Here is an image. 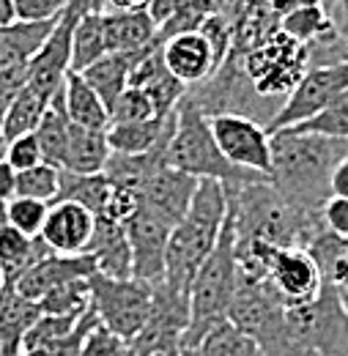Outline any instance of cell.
<instances>
[{
  "instance_id": "1",
  "label": "cell",
  "mask_w": 348,
  "mask_h": 356,
  "mask_svg": "<svg viewBox=\"0 0 348 356\" xmlns=\"http://www.w3.org/2000/svg\"><path fill=\"white\" fill-rule=\"evenodd\" d=\"M343 156H348L346 140L288 129L274 132L269 184L299 217L324 225L321 211L332 197V173Z\"/></svg>"
},
{
  "instance_id": "2",
  "label": "cell",
  "mask_w": 348,
  "mask_h": 356,
  "mask_svg": "<svg viewBox=\"0 0 348 356\" xmlns=\"http://www.w3.org/2000/svg\"><path fill=\"white\" fill-rule=\"evenodd\" d=\"M228 197V217L239 241H263L280 250H307L324 225L299 217L269 181L222 184Z\"/></svg>"
},
{
  "instance_id": "3",
  "label": "cell",
  "mask_w": 348,
  "mask_h": 356,
  "mask_svg": "<svg viewBox=\"0 0 348 356\" xmlns=\"http://www.w3.org/2000/svg\"><path fill=\"white\" fill-rule=\"evenodd\" d=\"M225 220H228V197L222 184L200 181L184 220L171 233L165 252V274L159 282L189 296L192 280L198 268L203 266V261L212 255V250L217 247Z\"/></svg>"
},
{
  "instance_id": "4",
  "label": "cell",
  "mask_w": 348,
  "mask_h": 356,
  "mask_svg": "<svg viewBox=\"0 0 348 356\" xmlns=\"http://www.w3.org/2000/svg\"><path fill=\"white\" fill-rule=\"evenodd\" d=\"M236 280H239V266H236V233L230 217L222 225V233L217 238V247L212 255L198 268L192 288H189V326L181 340V354L195 348L214 326L228 321V310L236 293Z\"/></svg>"
},
{
  "instance_id": "5",
  "label": "cell",
  "mask_w": 348,
  "mask_h": 356,
  "mask_svg": "<svg viewBox=\"0 0 348 356\" xmlns=\"http://www.w3.org/2000/svg\"><path fill=\"white\" fill-rule=\"evenodd\" d=\"M165 165L198 178V181H219L225 186L269 181V178L230 165L217 148L209 118L198 107H192L187 99H181V104H178V124H175V132L165 148Z\"/></svg>"
},
{
  "instance_id": "6",
  "label": "cell",
  "mask_w": 348,
  "mask_h": 356,
  "mask_svg": "<svg viewBox=\"0 0 348 356\" xmlns=\"http://www.w3.org/2000/svg\"><path fill=\"white\" fill-rule=\"evenodd\" d=\"M236 58L242 63V72L247 74V80L263 99L288 96L310 69L307 47L294 42L283 31L269 36L261 47L250 49L247 55H236Z\"/></svg>"
},
{
  "instance_id": "7",
  "label": "cell",
  "mask_w": 348,
  "mask_h": 356,
  "mask_svg": "<svg viewBox=\"0 0 348 356\" xmlns=\"http://www.w3.org/2000/svg\"><path fill=\"white\" fill-rule=\"evenodd\" d=\"M88 288H90V307L96 312L99 323L107 326L113 334L124 337L127 343H132L143 332V326L151 315L154 285L143 282L137 277L110 280L102 274H90Z\"/></svg>"
},
{
  "instance_id": "8",
  "label": "cell",
  "mask_w": 348,
  "mask_h": 356,
  "mask_svg": "<svg viewBox=\"0 0 348 356\" xmlns=\"http://www.w3.org/2000/svg\"><path fill=\"white\" fill-rule=\"evenodd\" d=\"M184 99L192 107H198L206 118L244 115V118H253L258 124L266 121V127L271 121V115L263 107V96H258V90L253 88V83L242 72V63H239L236 55H228V60L219 66L217 72L206 83L187 90Z\"/></svg>"
},
{
  "instance_id": "9",
  "label": "cell",
  "mask_w": 348,
  "mask_h": 356,
  "mask_svg": "<svg viewBox=\"0 0 348 356\" xmlns=\"http://www.w3.org/2000/svg\"><path fill=\"white\" fill-rule=\"evenodd\" d=\"M346 90H348V60L332 63V66H310L305 72V77L299 80V86L291 90L283 99V104L277 107V113L269 121L266 132L274 134L305 124L310 118H315L318 113H324Z\"/></svg>"
},
{
  "instance_id": "10",
  "label": "cell",
  "mask_w": 348,
  "mask_h": 356,
  "mask_svg": "<svg viewBox=\"0 0 348 356\" xmlns=\"http://www.w3.org/2000/svg\"><path fill=\"white\" fill-rule=\"evenodd\" d=\"M189 326V296L165 282H154L151 315L143 332L129 343L134 356L181 354V340Z\"/></svg>"
},
{
  "instance_id": "11",
  "label": "cell",
  "mask_w": 348,
  "mask_h": 356,
  "mask_svg": "<svg viewBox=\"0 0 348 356\" xmlns=\"http://www.w3.org/2000/svg\"><path fill=\"white\" fill-rule=\"evenodd\" d=\"M93 8L90 0H69L63 14L58 17L49 39L36 52V58L28 63V88L42 93L52 102V96L63 88L66 74L72 72V39L80 17Z\"/></svg>"
},
{
  "instance_id": "12",
  "label": "cell",
  "mask_w": 348,
  "mask_h": 356,
  "mask_svg": "<svg viewBox=\"0 0 348 356\" xmlns=\"http://www.w3.org/2000/svg\"><path fill=\"white\" fill-rule=\"evenodd\" d=\"M212 134L222 156L255 176L269 178L271 173V134L266 127L244 115H214L209 118Z\"/></svg>"
},
{
  "instance_id": "13",
  "label": "cell",
  "mask_w": 348,
  "mask_h": 356,
  "mask_svg": "<svg viewBox=\"0 0 348 356\" xmlns=\"http://www.w3.org/2000/svg\"><path fill=\"white\" fill-rule=\"evenodd\" d=\"M124 227H127L132 247V277L151 282V285L159 282L165 274V252H168V241H171L175 225L137 206Z\"/></svg>"
},
{
  "instance_id": "14",
  "label": "cell",
  "mask_w": 348,
  "mask_h": 356,
  "mask_svg": "<svg viewBox=\"0 0 348 356\" xmlns=\"http://www.w3.org/2000/svg\"><path fill=\"white\" fill-rule=\"evenodd\" d=\"M274 293L280 296V302L291 310V307H302L310 305L321 285H324V277H321V268L313 261V255L307 250H274L269 268H266V277H263Z\"/></svg>"
},
{
  "instance_id": "15",
  "label": "cell",
  "mask_w": 348,
  "mask_h": 356,
  "mask_svg": "<svg viewBox=\"0 0 348 356\" xmlns=\"http://www.w3.org/2000/svg\"><path fill=\"white\" fill-rule=\"evenodd\" d=\"M96 230V217L77 203H52L42 238L44 247L55 255H86Z\"/></svg>"
},
{
  "instance_id": "16",
  "label": "cell",
  "mask_w": 348,
  "mask_h": 356,
  "mask_svg": "<svg viewBox=\"0 0 348 356\" xmlns=\"http://www.w3.org/2000/svg\"><path fill=\"white\" fill-rule=\"evenodd\" d=\"M90 274H96V266L88 255H55V252H49L14 282V291L28 302H42L58 285L72 282V280H88Z\"/></svg>"
},
{
  "instance_id": "17",
  "label": "cell",
  "mask_w": 348,
  "mask_h": 356,
  "mask_svg": "<svg viewBox=\"0 0 348 356\" xmlns=\"http://www.w3.org/2000/svg\"><path fill=\"white\" fill-rule=\"evenodd\" d=\"M198 184H200L198 178L162 165L154 176L145 181L137 206H143V209L165 217L168 222L178 225L184 220V214H187L195 192H198Z\"/></svg>"
},
{
  "instance_id": "18",
  "label": "cell",
  "mask_w": 348,
  "mask_h": 356,
  "mask_svg": "<svg viewBox=\"0 0 348 356\" xmlns=\"http://www.w3.org/2000/svg\"><path fill=\"white\" fill-rule=\"evenodd\" d=\"M129 86L148 93V99L157 107V115L175 113L181 99L187 96V86H181L168 72V66L162 60V47L157 42L140 52V58H137V63H134V69L129 74Z\"/></svg>"
},
{
  "instance_id": "19",
  "label": "cell",
  "mask_w": 348,
  "mask_h": 356,
  "mask_svg": "<svg viewBox=\"0 0 348 356\" xmlns=\"http://www.w3.org/2000/svg\"><path fill=\"white\" fill-rule=\"evenodd\" d=\"M159 47H162V60H165L168 72L181 86H187V90L206 83L217 72L214 52H212L209 42L200 36V31L178 33Z\"/></svg>"
},
{
  "instance_id": "20",
  "label": "cell",
  "mask_w": 348,
  "mask_h": 356,
  "mask_svg": "<svg viewBox=\"0 0 348 356\" xmlns=\"http://www.w3.org/2000/svg\"><path fill=\"white\" fill-rule=\"evenodd\" d=\"M86 255L93 261L96 274L110 280H129L132 277V247L127 227L110 220H96L93 238L88 244Z\"/></svg>"
},
{
  "instance_id": "21",
  "label": "cell",
  "mask_w": 348,
  "mask_h": 356,
  "mask_svg": "<svg viewBox=\"0 0 348 356\" xmlns=\"http://www.w3.org/2000/svg\"><path fill=\"white\" fill-rule=\"evenodd\" d=\"M178 124V110L171 115H159L143 124H127V127H107V143L113 154L124 156H145L154 151H165Z\"/></svg>"
},
{
  "instance_id": "22",
  "label": "cell",
  "mask_w": 348,
  "mask_h": 356,
  "mask_svg": "<svg viewBox=\"0 0 348 356\" xmlns=\"http://www.w3.org/2000/svg\"><path fill=\"white\" fill-rule=\"evenodd\" d=\"M102 25L110 55L145 49L148 44H154L157 36V22L151 19L148 11H129V14L102 11Z\"/></svg>"
},
{
  "instance_id": "23",
  "label": "cell",
  "mask_w": 348,
  "mask_h": 356,
  "mask_svg": "<svg viewBox=\"0 0 348 356\" xmlns=\"http://www.w3.org/2000/svg\"><path fill=\"white\" fill-rule=\"evenodd\" d=\"M140 52H143V49H137V52L104 55L102 60H96L93 66H88L86 72H80L83 80H86L88 86L93 88V93L102 99V104L107 107V113H110V107L116 104V99L129 88V74H132V69H134V63H137V58H140Z\"/></svg>"
},
{
  "instance_id": "24",
  "label": "cell",
  "mask_w": 348,
  "mask_h": 356,
  "mask_svg": "<svg viewBox=\"0 0 348 356\" xmlns=\"http://www.w3.org/2000/svg\"><path fill=\"white\" fill-rule=\"evenodd\" d=\"M110 143L107 129H86V127H69V148L61 170L80 173V176H96L104 173V165L110 159Z\"/></svg>"
},
{
  "instance_id": "25",
  "label": "cell",
  "mask_w": 348,
  "mask_h": 356,
  "mask_svg": "<svg viewBox=\"0 0 348 356\" xmlns=\"http://www.w3.org/2000/svg\"><path fill=\"white\" fill-rule=\"evenodd\" d=\"M39 305L22 299L14 288L0 293V354L19 356L28 329L39 321Z\"/></svg>"
},
{
  "instance_id": "26",
  "label": "cell",
  "mask_w": 348,
  "mask_h": 356,
  "mask_svg": "<svg viewBox=\"0 0 348 356\" xmlns=\"http://www.w3.org/2000/svg\"><path fill=\"white\" fill-rule=\"evenodd\" d=\"M58 19L52 22H11L6 28H0V72L11 69V66H22L31 63L36 58V52L49 39L52 28Z\"/></svg>"
},
{
  "instance_id": "27",
  "label": "cell",
  "mask_w": 348,
  "mask_h": 356,
  "mask_svg": "<svg viewBox=\"0 0 348 356\" xmlns=\"http://www.w3.org/2000/svg\"><path fill=\"white\" fill-rule=\"evenodd\" d=\"M63 107L66 115L74 127L86 129H107L110 127V113L102 104V99L93 93V88L83 80V74L69 72L63 83Z\"/></svg>"
},
{
  "instance_id": "28",
  "label": "cell",
  "mask_w": 348,
  "mask_h": 356,
  "mask_svg": "<svg viewBox=\"0 0 348 356\" xmlns=\"http://www.w3.org/2000/svg\"><path fill=\"white\" fill-rule=\"evenodd\" d=\"M44 255H49V250L42 238H28L11 225L0 227V268L6 277V288H14V282Z\"/></svg>"
},
{
  "instance_id": "29",
  "label": "cell",
  "mask_w": 348,
  "mask_h": 356,
  "mask_svg": "<svg viewBox=\"0 0 348 356\" xmlns=\"http://www.w3.org/2000/svg\"><path fill=\"white\" fill-rule=\"evenodd\" d=\"M69 115H66V107H63V88L58 90L44 113L42 124L36 129V140H39V148H42V159L52 168H63V159H66V148H69Z\"/></svg>"
},
{
  "instance_id": "30",
  "label": "cell",
  "mask_w": 348,
  "mask_h": 356,
  "mask_svg": "<svg viewBox=\"0 0 348 356\" xmlns=\"http://www.w3.org/2000/svg\"><path fill=\"white\" fill-rule=\"evenodd\" d=\"M110 200V181L104 173L96 176H80L61 170V184H58V197L55 203H77L88 209L93 217H102Z\"/></svg>"
},
{
  "instance_id": "31",
  "label": "cell",
  "mask_w": 348,
  "mask_h": 356,
  "mask_svg": "<svg viewBox=\"0 0 348 356\" xmlns=\"http://www.w3.org/2000/svg\"><path fill=\"white\" fill-rule=\"evenodd\" d=\"M49 107V99H44L42 93H36L33 88H25L17 93V99L8 104L6 110V118H3V140L6 145L17 137H25V134H33L42 124L44 113Z\"/></svg>"
},
{
  "instance_id": "32",
  "label": "cell",
  "mask_w": 348,
  "mask_h": 356,
  "mask_svg": "<svg viewBox=\"0 0 348 356\" xmlns=\"http://www.w3.org/2000/svg\"><path fill=\"white\" fill-rule=\"evenodd\" d=\"M181 356H266V354H263L261 346L250 334H244L242 329H236L230 321H222L195 348L184 351Z\"/></svg>"
},
{
  "instance_id": "33",
  "label": "cell",
  "mask_w": 348,
  "mask_h": 356,
  "mask_svg": "<svg viewBox=\"0 0 348 356\" xmlns=\"http://www.w3.org/2000/svg\"><path fill=\"white\" fill-rule=\"evenodd\" d=\"M107 52L104 42V25H102V11H86L74 28V39H72V72H86L88 66H93L96 60H102Z\"/></svg>"
},
{
  "instance_id": "34",
  "label": "cell",
  "mask_w": 348,
  "mask_h": 356,
  "mask_svg": "<svg viewBox=\"0 0 348 356\" xmlns=\"http://www.w3.org/2000/svg\"><path fill=\"white\" fill-rule=\"evenodd\" d=\"M39 305L42 315H72V318H80L90 310V288H88V280H72V282H63L58 285L55 291H49Z\"/></svg>"
},
{
  "instance_id": "35",
  "label": "cell",
  "mask_w": 348,
  "mask_h": 356,
  "mask_svg": "<svg viewBox=\"0 0 348 356\" xmlns=\"http://www.w3.org/2000/svg\"><path fill=\"white\" fill-rule=\"evenodd\" d=\"M332 28L335 25H332V19H329V14H326L324 6L302 8V11H294V14H288V17L280 19V31L305 47L318 42L321 36H326Z\"/></svg>"
},
{
  "instance_id": "36",
  "label": "cell",
  "mask_w": 348,
  "mask_h": 356,
  "mask_svg": "<svg viewBox=\"0 0 348 356\" xmlns=\"http://www.w3.org/2000/svg\"><path fill=\"white\" fill-rule=\"evenodd\" d=\"M58 184H61V170L52 165H36L31 170L17 173L14 181V197H31V200H42V203H55L58 197Z\"/></svg>"
},
{
  "instance_id": "37",
  "label": "cell",
  "mask_w": 348,
  "mask_h": 356,
  "mask_svg": "<svg viewBox=\"0 0 348 356\" xmlns=\"http://www.w3.org/2000/svg\"><path fill=\"white\" fill-rule=\"evenodd\" d=\"M288 132L324 134V137H335V140H346L348 143V90L340 93L324 113H318L315 118H310V121L294 127V129H288Z\"/></svg>"
},
{
  "instance_id": "38",
  "label": "cell",
  "mask_w": 348,
  "mask_h": 356,
  "mask_svg": "<svg viewBox=\"0 0 348 356\" xmlns=\"http://www.w3.org/2000/svg\"><path fill=\"white\" fill-rule=\"evenodd\" d=\"M151 118H159L157 115V107L154 102L148 99V93L140 88H127L116 104L110 107V127H127V124H143V121H151Z\"/></svg>"
},
{
  "instance_id": "39",
  "label": "cell",
  "mask_w": 348,
  "mask_h": 356,
  "mask_svg": "<svg viewBox=\"0 0 348 356\" xmlns=\"http://www.w3.org/2000/svg\"><path fill=\"white\" fill-rule=\"evenodd\" d=\"M49 214V203L31 200V197H11L6 206V217L14 230H19L28 238H39Z\"/></svg>"
},
{
  "instance_id": "40",
  "label": "cell",
  "mask_w": 348,
  "mask_h": 356,
  "mask_svg": "<svg viewBox=\"0 0 348 356\" xmlns=\"http://www.w3.org/2000/svg\"><path fill=\"white\" fill-rule=\"evenodd\" d=\"M80 318H72V315H39V321L28 329V334L22 340V351H33V348H42V346H49V343H58V340L69 337L77 329Z\"/></svg>"
},
{
  "instance_id": "41",
  "label": "cell",
  "mask_w": 348,
  "mask_h": 356,
  "mask_svg": "<svg viewBox=\"0 0 348 356\" xmlns=\"http://www.w3.org/2000/svg\"><path fill=\"white\" fill-rule=\"evenodd\" d=\"M96 323H99V318H96V312L90 307V310L80 318L77 329H74L69 337H63V340H58V343H49V346H42V348H33V351H22L19 356H80L83 340H86V334Z\"/></svg>"
},
{
  "instance_id": "42",
  "label": "cell",
  "mask_w": 348,
  "mask_h": 356,
  "mask_svg": "<svg viewBox=\"0 0 348 356\" xmlns=\"http://www.w3.org/2000/svg\"><path fill=\"white\" fill-rule=\"evenodd\" d=\"M200 36L209 42L212 52H214V63L217 69L228 60L230 49H233V28L228 22V17L219 11V14H212L203 25H200Z\"/></svg>"
},
{
  "instance_id": "43",
  "label": "cell",
  "mask_w": 348,
  "mask_h": 356,
  "mask_svg": "<svg viewBox=\"0 0 348 356\" xmlns=\"http://www.w3.org/2000/svg\"><path fill=\"white\" fill-rule=\"evenodd\" d=\"M129 343L118 334H113L107 326L96 323L83 340L80 356H129Z\"/></svg>"
},
{
  "instance_id": "44",
  "label": "cell",
  "mask_w": 348,
  "mask_h": 356,
  "mask_svg": "<svg viewBox=\"0 0 348 356\" xmlns=\"http://www.w3.org/2000/svg\"><path fill=\"white\" fill-rule=\"evenodd\" d=\"M6 165L14 170V173H22V170H31L36 165H42V148H39V140L36 134H25V137H17L6 145V154H3Z\"/></svg>"
},
{
  "instance_id": "45",
  "label": "cell",
  "mask_w": 348,
  "mask_h": 356,
  "mask_svg": "<svg viewBox=\"0 0 348 356\" xmlns=\"http://www.w3.org/2000/svg\"><path fill=\"white\" fill-rule=\"evenodd\" d=\"M17 22H52L63 14L69 0H11Z\"/></svg>"
},
{
  "instance_id": "46",
  "label": "cell",
  "mask_w": 348,
  "mask_h": 356,
  "mask_svg": "<svg viewBox=\"0 0 348 356\" xmlns=\"http://www.w3.org/2000/svg\"><path fill=\"white\" fill-rule=\"evenodd\" d=\"M321 222L324 230L332 233L335 238H343L348 241V197H329L324 211H321Z\"/></svg>"
},
{
  "instance_id": "47",
  "label": "cell",
  "mask_w": 348,
  "mask_h": 356,
  "mask_svg": "<svg viewBox=\"0 0 348 356\" xmlns=\"http://www.w3.org/2000/svg\"><path fill=\"white\" fill-rule=\"evenodd\" d=\"M187 3H189V0H148V14H151V19H154L157 28H159V25L168 22L173 14H178Z\"/></svg>"
},
{
  "instance_id": "48",
  "label": "cell",
  "mask_w": 348,
  "mask_h": 356,
  "mask_svg": "<svg viewBox=\"0 0 348 356\" xmlns=\"http://www.w3.org/2000/svg\"><path fill=\"white\" fill-rule=\"evenodd\" d=\"M313 6H324V0H269V8L277 19H283L294 11H302V8H313Z\"/></svg>"
},
{
  "instance_id": "49",
  "label": "cell",
  "mask_w": 348,
  "mask_h": 356,
  "mask_svg": "<svg viewBox=\"0 0 348 356\" xmlns=\"http://www.w3.org/2000/svg\"><path fill=\"white\" fill-rule=\"evenodd\" d=\"M332 195L335 197H348V156H343L332 173Z\"/></svg>"
},
{
  "instance_id": "50",
  "label": "cell",
  "mask_w": 348,
  "mask_h": 356,
  "mask_svg": "<svg viewBox=\"0 0 348 356\" xmlns=\"http://www.w3.org/2000/svg\"><path fill=\"white\" fill-rule=\"evenodd\" d=\"M102 11L113 14H129V11H148V0H104Z\"/></svg>"
},
{
  "instance_id": "51",
  "label": "cell",
  "mask_w": 348,
  "mask_h": 356,
  "mask_svg": "<svg viewBox=\"0 0 348 356\" xmlns=\"http://www.w3.org/2000/svg\"><path fill=\"white\" fill-rule=\"evenodd\" d=\"M14 181H17V173L6 165V159H0V200H11L14 197Z\"/></svg>"
},
{
  "instance_id": "52",
  "label": "cell",
  "mask_w": 348,
  "mask_h": 356,
  "mask_svg": "<svg viewBox=\"0 0 348 356\" xmlns=\"http://www.w3.org/2000/svg\"><path fill=\"white\" fill-rule=\"evenodd\" d=\"M11 22H17V17H14V3H11V0H0V28H6V25H11Z\"/></svg>"
},
{
  "instance_id": "53",
  "label": "cell",
  "mask_w": 348,
  "mask_h": 356,
  "mask_svg": "<svg viewBox=\"0 0 348 356\" xmlns=\"http://www.w3.org/2000/svg\"><path fill=\"white\" fill-rule=\"evenodd\" d=\"M6 206H8V203H6V200H0V227H6V225H8V217H6Z\"/></svg>"
},
{
  "instance_id": "54",
  "label": "cell",
  "mask_w": 348,
  "mask_h": 356,
  "mask_svg": "<svg viewBox=\"0 0 348 356\" xmlns=\"http://www.w3.org/2000/svg\"><path fill=\"white\" fill-rule=\"evenodd\" d=\"M6 291V277H3V268H0V293Z\"/></svg>"
},
{
  "instance_id": "55",
  "label": "cell",
  "mask_w": 348,
  "mask_h": 356,
  "mask_svg": "<svg viewBox=\"0 0 348 356\" xmlns=\"http://www.w3.org/2000/svg\"><path fill=\"white\" fill-rule=\"evenodd\" d=\"M335 3H338V0H324V8H332Z\"/></svg>"
},
{
  "instance_id": "56",
  "label": "cell",
  "mask_w": 348,
  "mask_h": 356,
  "mask_svg": "<svg viewBox=\"0 0 348 356\" xmlns=\"http://www.w3.org/2000/svg\"><path fill=\"white\" fill-rule=\"evenodd\" d=\"M129 356H134V354H132V351H129Z\"/></svg>"
},
{
  "instance_id": "57",
  "label": "cell",
  "mask_w": 348,
  "mask_h": 356,
  "mask_svg": "<svg viewBox=\"0 0 348 356\" xmlns=\"http://www.w3.org/2000/svg\"><path fill=\"white\" fill-rule=\"evenodd\" d=\"M173 356H181V354H173Z\"/></svg>"
},
{
  "instance_id": "58",
  "label": "cell",
  "mask_w": 348,
  "mask_h": 356,
  "mask_svg": "<svg viewBox=\"0 0 348 356\" xmlns=\"http://www.w3.org/2000/svg\"><path fill=\"white\" fill-rule=\"evenodd\" d=\"M266 3H269V0H266Z\"/></svg>"
},
{
  "instance_id": "59",
  "label": "cell",
  "mask_w": 348,
  "mask_h": 356,
  "mask_svg": "<svg viewBox=\"0 0 348 356\" xmlns=\"http://www.w3.org/2000/svg\"><path fill=\"white\" fill-rule=\"evenodd\" d=\"M0 356H3V354H0Z\"/></svg>"
}]
</instances>
